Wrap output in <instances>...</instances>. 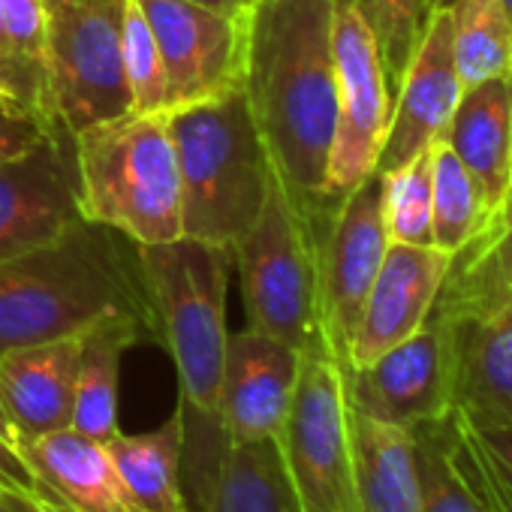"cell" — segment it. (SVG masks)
<instances>
[{"label": "cell", "mask_w": 512, "mask_h": 512, "mask_svg": "<svg viewBox=\"0 0 512 512\" xmlns=\"http://www.w3.org/2000/svg\"><path fill=\"white\" fill-rule=\"evenodd\" d=\"M335 4L253 0L244 16L241 91L275 169L314 226L338 205L329 196L338 112Z\"/></svg>", "instance_id": "cell-1"}, {"label": "cell", "mask_w": 512, "mask_h": 512, "mask_svg": "<svg viewBox=\"0 0 512 512\" xmlns=\"http://www.w3.org/2000/svg\"><path fill=\"white\" fill-rule=\"evenodd\" d=\"M112 314L148 326L139 247L121 232L79 220L61 238L0 263V356L85 335Z\"/></svg>", "instance_id": "cell-2"}, {"label": "cell", "mask_w": 512, "mask_h": 512, "mask_svg": "<svg viewBox=\"0 0 512 512\" xmlns=\"http://www.w3.org/2000/svg\"><path fill=\"white\" fill-rule=\"evenodd\" d=\"M181 178V229L232 250L260 217L272 157L253 121L244 91L169 112Z\"/></svg>", "instance_id": "cell-3"}, {"label": "cell", "mask_w": 512, "mask_h": 512, "mask_svg": "<svg viewBox=\"0 0 512 512\" xmlns=\"http://www.w3.org/2000/svg\"><path fill=\"white\" fill-rule=\"evenodd\" d=\"M82 217L136 247L166 244L181 229V178L166 112H127L73 133Z\"/></svg>", "instance_id": "cell-4"}, {"label": "cell", "mask_w": 512, "mask_h": 512, "mask_svg": "<svg viewBox=\"0 0 512 512\" xmlns=\"http://www.w3.org/2000/svg\"><path fill=\"white\" fill-rule=\"evenodd\" d=\"M229 266L232 250L187 235L139 247L151 341L172 356L181 386L178 407L190 413L220 416Z\"/></svg>", "instance_id": "cell-5"}, {"label": "cell", "mask_w": 512, "mask_h": 512, "mask_svg": "<svg viewBox=\"0 0 512 512\" xmlns=\"http://www.w3.org/2000/svg\"><path fill=\"white\" fill-rule=\"evenodd\" d=\"M452 350V410L470 428L512 422V281L488 253H452L431 308Z\"/></svg>", "instance_id": "cell-6"}, {"label": "cell", "mask_w": 512, "mask_h": 512, "mask_svg": "<svg viewBox=\"0 0 512 512\" xmlns=\"http://www.w3.org/2000/svg\"><path fill=\"white\" fill-rule=\"evenodd\" d=\"M232 263L241 278L247 329L299 353L323 338L317 226L302 214L275 163L269 199L253 226L232 244Z\"/></svg>", "instance_id": "cell-7"}, {"label": "cell", "mask_w": 512, "mask_h": 512, "mask_svg": "<svg viewBox=\"0 0 512 512\" xmlns=\"http://www.w3.org/2000/svg\"><path fill=\"white\" fill-rule=\"evenodd\" d=\"M278 446L302 512H362L347 365L323 338L302 350Z\"/></svg>", "instance_id": "cell-8"}, {"label": "cell", "mask_w": 512, "mask_h": 512, "mask_svg": "<svg viewBox=\"0 0 512 512\" xmlns=\"http://www.w3.org/2000/svg\"><path fill=\"white\" fill-rule=\"evenodd\" d=\"M46 73L58 127L70 136L133 109L121 49L124 0H43Z\"/></svg>", "instance_id": "cell-9"}, {"label": "cell", "mask_w": 512, "mask_h": 512, "mask_svg": "<svg viewBox=\"0 0 512 512\" xmlns=\"http://www.w3.org/2000/svg\"><path fill=\"white\" fill-rule=\"evenodd\" d=\"M386 250L383 187L374 172L341 196L332 214L317 226L320 329L323 341L344 365L350 362V344Z\"/></svg>", "instance_id": "cell-10"}, {"label": "cell", "mask_w": 512, "mask_h": 512, "mask_svg": "<svg viewBox=\"0 0 512 512\" xmlns=\"http://www.w3.org/2000/svg\"><path fill=\"white\" fill-rule=\"evenodd\" d=\"M181 419L187 512H302L278 440L235 443L220 416L181 410Z\"/></svg>", "instance_id": "cell-11"}, {"label": "cell", "mask_w": 512, "mask_h": 512, "mask_svg": "<svg viewBox=\"0 0 512 512\" xmlns=\"http://www.w3.org/2000/svg\"><path fill=\"white\" fill-rule=\"evenodd\" d=\"M338 112L329 154V196L338 202L377 169L392 118V91L377 43L350 0L335 4Z\"/></svg>", "instance_id": "cell-12"}, {"label": "cell", "mask_w": 512, "mask_h": 512, "mask_svg": "<svg viewBox=\"0 0 512 512\" xmlns=\"http://www.w3.org/2000/svg\"><path fill=\"white\" fill-rule=\"evenodd\" d=\"M166 76V115L226 97L244 79V16H226L193 0H136Z\"/></svg>", "instance_id": "cell-13"}, {"label": "cell", "mask_w": 512, "mask_h": 512, "mask_svg": "<svg viewBox=\"0 0 512 512\" xmlns=\"http://www.w3.org/2000/svg\"><path fill=\"white\" fill-rule=\"evenodd\" d=\"M350 404L380 422L419 428L452 413V350L440 317L368 365L347 368Z\"/></svg>", "instance_id": "cell-14"}, {"label": "cell", "mask_w": 512, "mask_h": 512, "mask_svg": "<svg viewBox=\"0 0 512 512\" xmlns=\"http://www.w3.org/2000/svg\"><path fill=\"white\" fill-rule=\"evenodd\" d=\"M82 217L73 136L61 127L31 151L0 160V263L61 238Z\"/></svg>", "instance_id": "cell-15"}, {"label": "cell", "mask_w": 512, "mask_h": 512, "mask_svg": "<svg viewBox=\"0 0 512 512\" xmlns=\"http://www.w3.org/2000/svg\"><path fill=\"white\" fill-rule=\"evenodd\" d=\"M464 94L446 4H434L422 40L392 94V118L374 172H392L446 136Z\"/></svg>", "instance_id": "cell-16"}, {"label": "cell", "mask_w": 512, "mask_h": 512, "mask_svg": "<svg viewBox=\"0 0 512 512\" xmlns=\"http://www.w3.org/2000/svg\"><path fill=\"white\" fill-rule=\"evenodd\" d=\"M302 353L263 332L229 335L220 377V425L229 440H278Z\"/></svg>", "instance_id": "cell-17"}, {"label": "cell", "mask_w": 512, "mask_h": 512, "mask_svg": "<svg viewBox=\"0 0 512 512\" xmlns=\"http://www.w3.org/2000/svg\"><path fill=\"white\" fill-rule=\"evenodd\" d=\"M452 256L440 247L392 244L365 299L347 368L368 365L389 347L419 332L437 302Z\"/></svg>", "instance_id": "cell-18"}, {"label": "cell", "mask_w": 512, "mask_h": 512, "mask_svg": "<svg viewBox=\"0 0 512 512\" xmlns=\"http://www.w3.org/2000/svg\"><path fill=\"white\" fill-rule=\"evenodd\" d=\"M19 455L34 476V491L73 512H139L106 440L88 437L70 425L22 440Z\"/></svg>", "instance_id": "cell-19"}, {"label": "cell", "mask_w": 512, "mask_h": 512, "mask_svg": "<svg viewBox=\"0 0 512 512\" xmlns=\"http://www.w3.org/2000/svg\"><path fill=\"white\" fill-rule=\"evenodd\" d=\"M82 335L19 347L0 356V410L16 443L73 425Z\"/></svg>", "instance_id": "cell-20"}, {"label": "cell", "mask_w": 512, "mask_h": 512, "mask_svg": "<svg viewBox=\"0 0 512 512\" xmlns=\"http://www.w3.org/2000/svg\"><path fill=\"white\" fill-rule=\"evenodd\" d=\"M443 139L482 187L491 217L512 175V76L464 88Z\"/></svg>", "instance_id": "cell-21"}, {"label": "cell", "mask_w": 512, "mask_h": 512, "mask_svg": "<svg viewBox=\"0 0 512 512\" xmlns=\"http://www.w3.org/2000/svg\"><path fill=\"white\" fill-rule=\"evenodd\" d=\"M353 452L362 512H425L413 428L380 422L353 407Z\"/></svg>", "instance_id": "cell-22"}, {"label": "cell", "mask_w": 512, "mask_h": 512, "mask_svg": "<svg viewBox=\"0 0 512 512\" xmlns=\"http://www.w3.org/2000/svg\"><path fill=\"white\" fill-rule=\"evenodd\" d=\"M148 335V326L133 314H112L82 335L76 392H73V428L112 440L118 428V377L124 353Z\"/></svg>", "instance_id": "cell-23"}, {"label": "cell", "mask_w": 512, "mask_h": 512, "mask_svg": "<svg viewBox=\"0 0 512 512\" xmlns=\"http://www.w3.org/2000/svg\"><path fill=\"white\" fill-rule=\"evenodd\" d=\"M413 431L425 512H497L470 449L467 428L455 410Z\"/></svg>", "instance_id": "cell-24"}, {"label": "cell", "mask_w": 512, "mask_h": 512, "mask_svg": "<svg viewBox=\"0 0 512 512\" xmlns=\"http://www.w3.org/2000/svg\"><path fill=\"white\" fill-rule=\"evenodd\" d=\"M109 443L118 476L139 512H187L184 494V419L175 410L160 428L118 431Z\"/></svg>", "instance_id": "cell-25"}, {"label": "cell", "mask_w": 512, "mask_h": 512, "mask_svg": "<svg viewBox=\"0 0 512 512\" xmlns=\"http://www.w3.org/2000/svg\"><path fill=\"white\" fill-rule=\"evenodd\" d=\"M431 232L434 247L443 253H458L467 247L488 220V202L476 178L464 169L446 139L431 148Z\"/></svg>", "instance_id": "cell-26"}, {"label": "cell", "mask_w": 512, "mask_h": 512, "mask_svg": "<svg viewBox=\"0 0 512 512\" xmlns=\"http://www.w3.org/2000/svg\"><path fill=\"white\" fill-rule=\"evenodd\" d=\"M446 10L461 85L512 76V28L500 0H446Z\"/></svg>", "instance_id": "cell-27"}, {"label": "cell", "mask_w": 512, "mask_h": 512, "mask_svg": "<svg viewBox=\"0 0 512 512\" xmlns=\"http://www.w3.org/2000/svg\"><path fill=\"white\" fill-rule=\"evenodd\" d=\"M383 187V217L392 244L434 247L431 232V154H419L410 163L377 172Z\"/></svg>", "instance_id": "cell-28"}, {"label": "cell", "mask_w": 512, "mask_h": 512, "mask_svg": "<svg viewBox=\"0 0 512 512\" xmlns=\"http://www.w3.org/2000/svg\"><path fill=\"white\" fill-rule=\"evenodd\" d=\"M350 4L365 19L377 43L389 91L395 94L437 0H350Z\"/></svg>", "instance_id": "cell-29"}, {"label": "cell", "mask_w": 512, "mask_h": 512, "mask_svg": "<svg viewBox=\"0 0 512 512\" xmlns=\"http://www.w3.org/2000/svg\"><path fill=\"white\" fill-rule=\"evenodd\" d=\"M121 49H124V70L130 85V103L136 115L166 112V76L163 58L154 40V31L136 0H124L121 19Z\"/></svg>", "instance_id": "cell-30"}, {"label": "cell", "mask_w": 512, "mask_h": 512, "mask_svg": "<svg viewBox=\"0 0 512 512\" xmlns=\"http://www.w3.org/2000/svg\"><path fill=\"white\" fill-rule=\"evenodd\" d=\"M0 94L58 127L49 100V73L16 49L4 22H0Z\"/></svg>", "instance_id": "cell-31"}, {"label": "cell", "mask_w": 512, "mask_h": 512, "mask_svg": "<svg viewBox=\"0 0 512 512\" xmlns=\"http://www.w3.org/2000/svg\"><path fill=\"white\" fill-rule=\"evenodd\" d=\"M464 428L497 512H512V422L497 428H470L464 422Z\"/></svg>", "instance_id": "cell-32"}, {"label": "cell", "mask_w": 512, "mask_h": 512, "mask_svg": "<svg viewBox=\"0 0 512 512\" xmlns=\"http://www.w3.org/2000/svg\"><path fill=\"white\" fill-rule=\"evenodd\" d=\"M55 130H61V127L49 124L37 112H31V109H25V106H19V103H13L0 94V160H10V157L31 151L34 145H40Z\"/></svg>", "instance_id": "cell-33"}, {"label": "cell", "mask_w": 512, "mask_h": 512, "mask_svg": "<svg viewBox=\"0 0 512 512\" xmlns=\"http://www.w3.org/2000/svg\"><path fill=\"white\" fill-rule=\"evenodd\" d=\"M0 482L10 485V488H19V491H34L37 488L28 464L19 455V443H16V434H13L4 410H0Z\"/></svg>", "instance_id": "cell-34"}, {"label": "cell", "mask_w": 512, "mask_h": 512, "mask_svg": "<svg viewBox=\"0 0 512 512\" xmlns=\"http://www.w3.org/2000/svg\"><path fill=\"white\" fill-rule=\"evenodd\" d=\"M512 226V175H509V184H506V193H503V199L497 202V208L491 211V217L485 220V226H482V232L467 244L470 250H479V247H488V244H494L506 229ZM467 247H461V250H467Z\"/></svg>", "instance_id": "cell-35"}, {"label": "cell", "mask_w": 512, "mask_h": 512, "mask_svg": "<svg viewBox=\"0 0 512 512\" xmlns=\"http://www.w3.org/2000/svg\"><path fill=\"white\" fill-rule=\"evenodd\" d=\"M458 253H488L491 260H494V266L512 281V226L494 241V244H488V247H479V250H458Z\"/></svg>", "instance_id": "cell-36"}, {"label": "cell", "mask_w": 512, "mask_h": 512, "mask_svg": "<svg viewBox=\"0 0 512 512\" xmlns=\"http://www.w3.org/2000/svg\"><path fill=\"white\" fill-rule=\"evenodd\" d=\"M0 512H40L34 491H19L0 482Z\"/></svg>", "instance_id": "cell-37"}, {"label": "cell", "mask_w": 512, "mask_h": 512, "mask_svg": "<svg viewBox=\"0 0 512 512\" xmlns=\"http://www.w3.org/2000/svg\"><path fill=\"white\" fill-rule=\"evenodd\" d=\"M193 4H202V7H211L217 13H226V16H247V10L253 7V0H193Z\"/></svg>", "instance_id": "cell-38"}, {"label": "cell", "mask_w": 512, "mask_h": 512, "mask_svg": "<svg viewBox=\"0 0 512 512\" xmlns=\"http://www.w3.org/2000/svg\"><path fill=\"white\" fill-rule=\"evenodd\" d=\"M34 500H37L40 512H73V509H67L64 503H58V500H52V497H46V494H37V491H34Z\"/></svg>", "instance_id": "cell-39"}, {"label": "cell", "mask_w": 512, "mask_h": 512, "mask_svg": "<svg viewBox=\"0 0 512 512\" xmlns=\"http://www.w3.org/2000/svg\"><path fill=\"white\" fill-rule=\"evenodd\" d=\"M503 10H506V19H509V28H512V0H500Z\"/></svg>", "instance_id": "cell-40"}, {"label": "cell", "mask_w": 512, "mask_h": 512, "mask_svg": "<svg viewBox=\"0 0 512 512\" xmlns=\"http://www.w3.org/2000/svg\"><path fill=\"white\" fill-rule=\"evenodd\" d=\"M437 4H446V0H437Z\"/></svg>", "instance_id": "cell-41"}]
</instances>
